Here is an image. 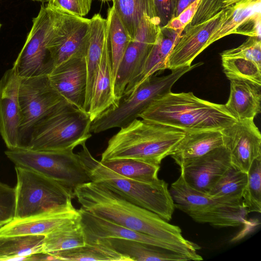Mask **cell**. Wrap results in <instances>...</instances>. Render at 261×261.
<instances>
[{
    "instance_id": "obj_47",
    "label": "cell",
    "mask_w": 261,
    "mask_h": 261,
    "mask_svg": "<svg viewBox=\"0 0 261 261\" xmlns=\"http://www.w3.org/2000/svg\"><path fill=\"white\" fill-rule=\"evenodd\" d=\"M101 1H103V2H105V1H113L114 0H100Z\"/></svg>"
},
{
    "instance_id": "obj_39",
    "label": "cell",
    "mask_w": 261,
    "mask_h": 261,
    "mask_svg": "<svg viewBox=\"0 0 261 261\" xmlns=\"http://www.w3.org/2000/svg\"><path fill=\"white\" fill-rule=\"evenodd\" d=\"M15 206V188L0 181V227L14 218Z\"/></svg>"
},
{
    "instance_id": "obj_29",
    "label": "cell",
    "mask_w": 261,
    "mask_h": 261,
    "mask_svg": "<svg viewBox=\"0 0 261 261\" xmlns=\"http://www.w3.org/2000/svg\"><path fill=\"white\" fill-rule=\"evenodd\" d=\"M85 244V234L80 217L61 225L46 235L42 252L51 254Z\"/></svg>"
},
{
    "instance_id": "obj_48",
    "label": "cell",
    "mask_w": 261,
    "mask_h": 261,
    "mask_svg": "<svg viewBox=\"0 0 261 261\" xmlns=\"http://www.w3.org/2000/svg\"><path fill=\"white\" fill-rule=\"evenodd\" d=\"M1 27H2V24L0 22V31H1Z\"/></svg>"
},
{
    "instance_id": "obj_28",
    "label": "cell",
    "mask_w": 261,
    "mask_h": 261,
    "mask_svg": "<svg viewBox=\"0 0 261 261\" xmlns=\"http://www.w3.org/2000/svg\"><path fill=\"white\" fill-rule=\"evenodd\" d=\"M113 6L125 29L133 39L145 15L160 20L153 0H114Z\"/></svg>"
},
{
    "instance_id": "obj_2",
    "label": "cell",
    "mask_w": 261,
    "mask_h": 261,
    "mask_svg": "<svg viewBox=\"0 0 261 261\" xmlns=\"http://www.w3.org/2000/svg\"><path fill=\"white\" fill-rule=\"evenodd\" d=\"M139 118L186 132L221 130L238 120L224 105L199 98L192 92L171 91L154 100Z\"/></svg>"
},
{
    "instance_id": "obj_43",
    "label": "cell",
    "mask_w": 261,
    "mask_h": 261,
    "mask_svg": "<svg viewBox=\"0 0 261 261\" xmlns=\"http://www.w3.org/2000/svg\"><path fill=\"white\" fill-rule=\"evenodd\" d=\"M194 1L195 0H178L173 9L172 18L177 16Z\"/></svg>"
},
{
    "instance_id": "obj_33",
    "label": "cell",
    "mask_w": 261,
    "mask_h": 261,
    "mask_svg": "<svg viewBox=\"0 0 261 261\" xmlns=\"http://www.w3.org/2000/svg\"><path fill=\"white\" fill-rule=\"evenodd\" d=\"M100 162L114 172L134 180L150 183L159 179L158 172L160 165L130 159H116Z\"/></svg>"
},
{
    "instance_id": "obj_16",
    "label": "cell",
    "mask_w": 261,
    "mask_h": 261,
    "mask_svg": "<svg viewBox=\"0 0 261 261\" xmlns=\"http://www.w3.org/2000/svg\"><path fill=\"white\" fill-rule=\"evenodd\" d=\"M224 10L203 22L188 24L185 32L174 44L167 61L166 69L174 70L190 66L195 58L207 46L212 34L222 22Z\"/></svg>"
},
{
    "instance_id": "obj_23",
    "label": "cell",
    "mask_w": 261,
    "mask_h": 261,
    "mask_svg": "<svg viewBox=\"0 0 261 261\" xmlns=\"http://www.w3.org/2000/svg\"><path fill=\"white\" fill-rule=\"evenodd\" d=\"M228 80L230 94L225 107L238 120L254 119L260 112L261 85L243 79Z\"/></svg>"
},
{
    "instance_id": "obj_24",
    "label": "cell",
    "mask_w": 261,
    "mask_h": 261,
    "mask_svg": "<svg viewBox=\"0 0 261 261\" xmlns=\"http://www.w3.org/2000/svg\"><path fill=\"white\" fill-rule=\"evenodd\" d=\"M182 32L161 28L140 74L127 86L122 96L128 95L147 78L158 71L166 69L168 58Z\"/></svg>"
},
{
    "instance_id": "obj_12",
    "label": "cell",
    "mask_w": 261,
    "mask_h": 261,
    "mask_svg": "<svg viewBox=\"0 0 261 261\" xmlns=\"http://www.w3.org/2000/svg\"><path fill=\"white\" fill-rule=\"evenodd\" d=\"M55 11L53 29L47 44L53 68L71 58L86 57L90 20Z\"/></svg>"
},
{
    "instance_id": "obj_4",
    "label": "cell",
    "mask_w": 261,
    "mask_h": 261,
    "mask_svg": "<svg viewBox=\"0 0 261 261\" xmlns=\"http://www.w3.org/2000/svg\"><path fill=\"white\" fill-rule=\"evenodd\" d=\"M77 152L91 181L101 184L126 199L150 211L167 221L174 211V203L167 183L159 179L153 182L138 181L123 177L96 160L86 143Z\"/></svg>"
},
{
    "instance_id": "obj_36",
    "label": "cell",
    "mask_w": 261,
    "mask_h": 261,
    "mask_svg": "<svg viewBox=\"0 0 261 261\" xmlns=\"http://www.w3.org/2000/svg\"><path fill=\"white\" fill-rule=\"evenodd\" d=\"M226 77L248 80L261 85V66L242 58H221Z\"/></svg>"
},
{
    "instance_id": "obj_14",
    "label": "cell",
    "mask_w": 261,
    "mask_h": 261,
    "mask_svg": "<svg viewBox=\"0 0 261 261\" xmlns=\"http://www.w3.org/2000/svg\"><path fill=\"white\" fill-rule=\"evenodd\" d=\"M86 244L97 239L118 238L138 241L187 256L189 260H200L198 249L169 242L127 228L93 215L82 208L79 210Z\"/></svg>"
},
{
    "instance_id": "obj_31",
    "label": "cell",
    "mask_w": 261,
    "mask_h": 261,
    "mask_svg": "<svg viewBox=\"0 0 261 261\" xmlns=\"http://www.w3.org/2000/svg\"><path fill=\"white\" fill-rule=\"evenodd\" d=\"M44 238L43 235L1 238L0 260H30L31 255L42 252Z\"/></svg>"
},
{
    "instance_id": "obj_18",
    "label": "cell",
    "mask_w": 261,
    "mask_h": 261,
    "mask_svg": "<svg viewBox=\"0 0 261 261\" xmlns=\"http://www.w3.org/2000/svg\"><path fill=\"white\" fill-rule=\"evenodd\" d=\"M80 217L72 200L41 214L21 219H13L0 227V238L20 235L45 236L55 229Z\"/></svg>"
},
{
    "instance_id": "obj_41",
    "label": "cell",
    "mask_w": 261,
    "mask_h": 261,
    "mask_svg": "<svg viewBox=\"0 0 261 261\" xmlns=\"http://www.w3.org/2000/svg\"><path fill=\"white\" fill-rule=\"evenodd\" d=\"M200 2L201 0H195L177 16L171 19L166 25L162 27L182 32L192 20Z\"/></svg>"
},
{
    "instance_id": "obj_32",
    "label": "cell",
    "mask_w": 261,
    "mask_h": 261,
    "mask_svg": "<svg viewBox=\"0 0 261 261\" xmlns=\"http://www.w3.org/2000/svg\"><path fill=\"white\" fill-rule=\"evenodd\" d=\"M106 20L114 83L118 67L131 38L113 6L108 11Z\"/></svg>"
},
{
    "instance_id": "obj_38",
    "label": "cell",
    "mask_w": 261,
    "mask_h": 261,
    "mask_svg": "<svg viewBox=\"0 0 261 261\" xmlns=\"http://www.w3.org/2000/svg\"><path fill=\"white\" fill-rule=\"evenodd\" d=\"M92 0H49L47 8L70 15L84 17L90 11Z\"/></svg>"
},
{
    "instance_id": "obj_40",
    "label": "cell",
    "mask_w": 261,
    "mask_h": 261,
    "mask_svg": "<svg viewBox=\"0 0 261 261\" xmlns=\"http://www.w3.org/2000/svg\"><path fill=\"white\" fill-rule=\"evenodd\" d=\"M223 0H201L197 10L189 25H194L205 21L222 10Z\"/></svg>"
},
{
    "instance_id": "obj_7",
    "label": "cell",
    "mask_w": 261,
    "mask_h": 261,
    "mask_svg": "<svg viewBox=\"0 0 261 261\" xmlns=\"http://www.w3.org/2000/svg\"><path fill=\"white\" fill-rule=\"evenodd\" d=\"M175 208L195 221L216 227H236L244 224L247 212L241 202L228 201L194 189L180 172L169 188Z\"/></svg>"
},
{
    "instance_id": "obj_37",
    "label": "cell",
    "mask_w": 261,
    "mask_h": 261,
    "mask_svg": "<svg viewBox=\"0 0 261 261\" xmlns=\"http://www.w3.org/2000/svg\"><path fill=\"white\" fill-rule=\"evenodd\" d=\"M221 58H242L252 61L261 66V41L255 37H249L237 47L223 51Z\"/></svg>"
},
{
    "instance_id": "obj_34",
    "label": "cell",
    "mask_w": 261,
    "mask_h": 261,
    "mask_svg": "<svg viewBox=\"0 0 261 261\" xmlns=\"http://www.w3.org/2000/svg\"><path fill=\"white\" fill-rule=\"evenodd\" d=\"M247 181V173L231 165L207 194L228 201L241 202Z\"/></svg>"
},
{
    "instance_id": "obj_17",
    "label": "cell",
    "mask_w": 261,
    "mask_h": 261,
    "mask_svg": "<svg viewBox=\"0 0 261 261\" xmlns=\"http://www.w3.org/2000/svg\"><path fill=\"white\" fill-rule=\"evenodd\" d=\"M20 82V77L13 66L0 80V135L8 149L19 148Z\"/></svg>"
},
{
    "instance_id": "obj_8",
    "label": "cell",
    "mask_w": 261,
    "mask_h": 261,
    "mask_svg": "<svg viewBox=\"0 0 261 261\" xmlns=\"http://www.w3.org/2000/svg\"><path fill=\"white\" fill-rule=\"evenodd\" d=\"M5 154L15 166L30 169L53 179L73 193L79 186L91 181L78 154L72 149L56 151L8 149Z\"/></svg>"
},
{
    "instance_id": "obj_9",
    "label": "cell",
    "mask_w": 261,
    "mask_h": 261,
    "mask_svg": "<svg viewBox=\"0 0 261 261\" xmlns=\"http://www.w3.org/2000/svg\"><path fill=\"white\" fill-rule=\"evenodd\" d=\"M15 219L41 214L74 197L71 191L53 179L24 167L15 166Z\"/></svg>"
},
{
    "instance_id": "obj_6",
    "label": "cell",
    "mask_w": 261,
    "mask_h": 261,
    "mask_svg": "<svg viewBox=\"0 0 261 261\" xmlns=\"http://www.w3.org/2000/svg\"><path fill=\"white\" fill-rule=\"evenodd\" d=\"M199 62L171 70L166 75L153 74L145 80L128 95L122 96L92 121L91 133L97 134L115 127H124L143 112L156 98L170 92L174 84L185 74L201 66Z\"/></svg>"
},
{
    "instance_id": "obj_5",
    "label": "cell",
    "mask_w": 261,
    "mask_h": 261,
    "mask_svg": "<svg viewBox=\"0 0 261 261\" xmlns=\"http://www.w3.org/2000/svg\"><path fill=\"white\" fill-rule=\"evenodd\" d=\"M89 114L63 100L41 119L31 133L28 149L56 151L74 149L91 137Z\"/></svg>"
},
{
    "instance_id": "obj_11",
    "label": "cell",
    "mask_w": 261,
    "mask_h": 261,
    "mask_svg": "<svg viewBox=\"0 0 261 261\" xmlns=\"http://www.w3.org/2000/svg\"><path fill=\"white\" fill-rule=\"evenodd\" d=\"M55 11L44 5L33 18L25 42L13 63L20 78L48 75L53 68L47 44L53 29Z\"/></svg>"
},
{
    "instance_id": "obj_22",
    "label": "cell",
    "mask_w": 261,
    "mask_h": 261,
    "mask_svg": "<svg viewBox=\"0 0 261 261\" xmlns=\"http://www.w3.org/2000/svg\"><path fill=\"white\" fill-rule=\"evenodd\" d=\"M222 146H224L223 138L220 130L187 132L170 155L181 169Z\"/></svg>"
},
{
    "instance_id": "obj_1",
    "label": "cell",
    "mask_w": 261,
    "mask_h": 261,
    "mask_svg": "<svg viewBox=\"0 0 261 261\" xmlns=\"http://www.w3.org/2000/svg\"><path fill=\"white\" fill-rule=\"evenodd\" d=\"M73 193L81 208L93 215L141 233L200 249L198 245L183 237L178 226L101 184L87 182L76 187Z\"/></svg>"
},
{
    "instance_id": "obj_27",
    "label": "cell",
    "mask_w": 261,
    "mask_h": 261,
    "mask_svg": "<svg viewBox=\"0 0 261 261\" xmlns=\"http://www.w3.org/2000/svg\"><path fill=\"white\" fill-rule=\"evenodd\" d=\"M50 255L57 260L132 261L129 257L116 251L102 239Z\"/></svg>"
},
{
    "instance_id": "obj_26",
    "label": "cell",
    "mask_w": 261,
    "mask_h": 261,
    "mask_svg": "<svg viewBox=\"0 0 261 261\" xmlns=\"http://www.w3.org/2000/svg\"><path fill=\"white\" fill-rule=\"evenodd\" d=\"M119 253L132 261L189 260L186 256L138 241L118 238H101Z\"/></svg>"
},
{
    "instance_id": "obj_13",
    "label": "cell",
    "mask_w": 261,
    "mask_h": 261,
    "mask_svg": "<svg viewBox=\"0 0 261 261\" xmlns=\"http://www.w3.org/2000/svg\"><path fill=\"white\" fill-rule=\"evenodd\" d=\"M160 21L145 15L131 40L118 67L114 83L116 104L127 86L140 74L161 30Z\"/></svg>"
},
{
    "instance_id": "obj_10",
    "label": "cell",
    "mask_w": 261,
    "mask_h": 261,
    "mask_svg": "<svg viewBox=\"0 0 261 261\" xmlns=\"http://www.w3.org/2000/svg\"><path fill=\"white\" fill-rule=\"evenodd\" d=\"M64 99L52 86L48 75L20 78L19 148H28L34 126Z\"/></svg>"
},
{
    "instance_id": "obj_49",
    "label": "cell",
    "mask_w": 261,
    "mask_h": 261,
    "mask_svg": "<svg viewBox=\"0 0 261 261\" xmlns=\"http://www.w3.org/2000/svg\"><path fill=\"white\" fill-rule=\"evenodd\" d=\"M1 240H2V238H0V242L1 241Z\"/></svg>"
},
{
    "instance_id": "obj_45",
    "label": "cell",
    "mask_w": 261,
    "mask_h": 261,
    "mask_svg": "<svg viewBox=\"0 0 261 261\" xmlns=\"http://www.w3.org/2000/svg\"><path fill=\"white\" fill-rule=\"evenodd\" d=\"M34 1H37L39 2H41L42 3L48 2L49 0H33Z\"/></svg>"
},
{
    "instance_id": "obj_46",
    "label": "cell",
    "mask_w": 261,
    "mask_h": 261,
    "mask_svg": "<svg viewBox=\"0 0 261 261\" xmlns=\"http://www.w3.org/2000/svg\"><path fill=\"white\" fill-rule=\"evenodd\" d=\"M178 0H173V9L176 5V3Z\"/></svg>"
},
{
    "instance_id": "obj_35",
    "label": "cell",
    "mask_w": 261,
    "mask_h": 261,
    "mask_svg": "<svg viewBox=\"0 0 261 261\" xmlns=\"http://www.w3.org/2000/svg\"><path fill=\"white\" fill-rule=\"evenodd\" d=\"M242 204L248 214L261 212V158L253 162L247 172Z\"/></svg>"
},
{
    "instance_id": "obj_42",
    "label": "cell",
    "mask_w": 261,
    "mask_h": 261,
    "mask_svg": "<svg viewBox=\"0 0 261 261\" xmlns=\"http://www.w3.org/2000/svg\"><path fill=\"white\" fill-rule=\"evenodd\" d=\"M157 16L160 20L161 27L171 20L173 11V0H153Z\"/></svg>"
},
{
    "instance_id": "obj_3",
    "label": "cell",
    "mask_w": 261,
    "mask_h": 261,
    "mask_svg": "<svg viewBox=\"0 0 261 261\" xmlns=\"http://www.w3.org/2000/svg\"><path fill=\"white\" fill-rule=\"evenodd\" d=\"M186 133L172 126L137 118L110 139L100 161L130 159L160 165Z\"/></svg>"
},
{
    "instance_id": "obj_20",
    "label": "cell",
    "mask_w": 261,
    "mask_h": 261,
    "mask_svg": "<svg viewBox=\"0 0 261 261\" xmlns=\"http://www.w3.org/2000/svg\"><path fill=\"white\" fill-rule=\"evenodd\" d=\"M231 166L229 152L222 146L211 150L180 169L189 186L207 193Z\"/></svg>"
},
{
    "instance_id": "obj_25",
    "label": "cell",
    "mask_w": 261,
    "mask_h": 261,
    "mask_svg": "<svg viewBox=\"0 0 261 261\" xmlns=\"http://www.w3.org/2000/svg\"><path fill=\"white\" fill-rule=\"evenodd\" d=\"M107 20L96 14L89 20V36L85 57L87 83L85 111L88 112L93 83L100 62L107 33Z\"/></svg>"
},
{
    "instance_id": "obj_19",
    "label": "cell",
    "mask_w": 261,
    "mask_h": 261,
    "mask_svg": "<svg viewBox=\"0 0 261 261\" xmlns=\"http://www.w3.org/2000/svg\"><path fill=\"white\" fill-rule=\"evenodd\" d=\"M48 76L52 86L64 99L85 111L87 83L85 56L74 57L61 63L53 68Z\"/></svg>"
},
{
    "instance_id": "obj_15",
    "label": "cell",
    "mask_w": 261,
    "mask_h": 261,
    "mask_svg": "<svg viewBox=\"0 0 261 261\" xmlns=\"http://www.w3.org/2000/svg\"><path fill=\"white\" fill-rule=\"evenodd\" d=\"M221 131L231 165L247 173L253 162L261 158V135L253 119L237 120Z\"/></svg>"
},
{
    "instance_id": "obj_30",
    "label": "cell",
    "mask_w": 261,
    "mask_h": 261,
    "mask_svg": "<svg viewBox=\"0 0 261 261\" xmlns=\"http://www.w3.org/2000/svg\"><path fill=\"white\" fill-rule=\"evenodd\" d=\"M261 0H246L226 8L223 19L207 41L212 43L227 35L236 33L237 29L248 18L260 12Z\"/></svg>"
},
{
    "instance_id": "obj_44",
    "label": "cell",
    "mask_w": 261,
    "mask_h": 261,
    "mask_svg": "<svg viewBox=\"0 0 261 261\" xmlns=\"http://www.w3.org/2000/svg\"><path fill=\"white\" fill-rule=\"evenodd\" d=\"M246 0H223V9L232 6L235 4L245 1Z\"/></svg>"
},
{
    "instance_id": "obj_21",
    "label": "cell",
    "mask_w": 261,
    "mask_h": 261,
    "mask_svg": "<svg viewBox=\"0 0 261 261\" xmlns=\"http://www.w3.org/2000/svg\"><path fill=\"white\" fill-rule=\"evenodd\" d=\"M116 104L114 95L111 53L107 28L102 54L93 83L88 113L93 121L111 106Z\"/></svg>"
}]
</instances>
